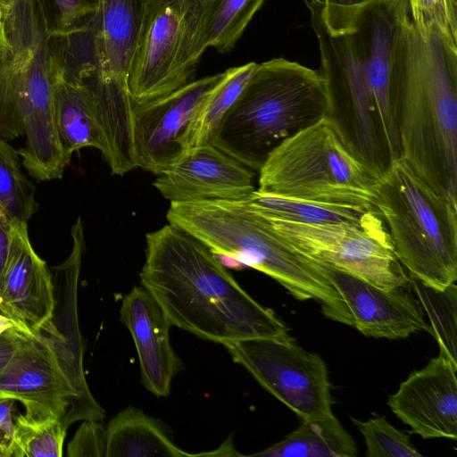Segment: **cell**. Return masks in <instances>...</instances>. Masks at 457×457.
Masks as SVG:
<instances>
[{
	"instance_id": "obj_21",
	"label": "cell",
	"mask_w": 457,
	"mask_h": 457,
	"mask_svg": "<svg viewBox=\"0 0 457 457\" xmlns=\"http://www.w3.org/2000/svg\"><path fill=\"white\" fill-rule=\"evenodd\" d=\"M105 429V457L206 456L179 448L159 422L133 406L120 411Z\"/></svg>"
},
{
	"instance_id": "obj_35",
	"label": "cell",
	"mask_w": 457,
	"mask_h": 457,
	"mask_svg": "<svg viewBox=\"0 0 457 457\" xmlns=\"http://www.w3.org/2000/svg\"><path fill=\"white\" fill-rule=\"evenodd\" d=\"M12 220L3 212L0 213V294L3 277L10 246Z\"/></svg>"
},
{
	"instance_id": "obj_1",
	"label": "cell",
	"mask_w": 457,
	"mask_h": 457,
	"mask_svg": "<svg viewBox=\"0 0 457 457\" xmlns=\"http://www.w3.org/2000/svg\"><path fill=\"white\" fill-rule=\"evenodd\" d=\"M325 80V118L348 150L379 178L400 158L390 75L392 50L408 0H378L363 12L353 34L332 37L321 18V1L309 0Z\"/></svg>"
},
{
	"instance_id": "obj_33",
	"label": "cell",
	"mask_w": 457,
	"mask_h": 457,
	"mask_svg": "<svg viewBox=\"0 0 457 457\" xmlns=\"http://www.w3.org/2000/svg\"><path fill=\"white\" fill-rule=\"evenodd\" d=\"M106 429L97 420H83L67 445L68 457H105Z\"/></svg>"
},
{
	"instance_id": "obj_5",
	"label": "cell",
	"mask_w": 457,
	"mask_h": 457,
	"mask_svg": "<svg viewBox=\"0 0 457 457\" xmlns=\"http://www.w3.org/2000/svg\"><path fill=\"white\" fill-rule=\"evenodd\" d=\"M319 71L284 58L258 63L211 145L258 172L283 141L325 118Z\"/></svg>"
},
{
	"instance_id": "obj_32",
	"label": "cell",
	"mask_w": 457,
	"mask_h": 457,
	"mask_svg": "<svg viewBox=\"0 0 457 457\" xmlns=\"http://www.w3.org/2000/svg\"><path fill=\"white\" fill-rule=\"evenodd\" d=\"M321 18L332 37L353 34L359 21L370 4L378 0H320Z\"/></svg>"
},
{
	"instance_id": "obj_2",
	"label": "cell",
	"mask_w": 457,
	"mask_h": 457,
	"mask_svg": "<svg viewBox=\"0 0 457 457\" xmlns=\"http://www.w3.org/2000/svg\"><path fill=\"white\" fill-rule=\"evenodd\" d=\"M142 287L171 326L213 343L289 337L271 309L257 303L203 241L167 224L145 236Z\"/></svg>"
},
{
	"instance_id": "obj_12",
	"label": "cell",
	"mask_w": 457,
	"mask_h": 457,
	"mask_svg": "<svg viewBox=\"0 0 457 457\" xmlns=\"http://www.w3.org/2000/svg\"><path fill=\"white\" fill-rule=\"evenodd\" d=\"M7 39L0 52V137L22 136L18 104L30 77L50 63L55 37L47 35L33 0H12L4 10Z\"/></svg>"
},
{
	"instance_id": "obj_4",
	"label": "cell",
	"mask_w": 457,
	"mask_h": 457,
	"mask_svg": "<svg viewBox=\"0 0 457 457\" xmlns=\"http://www.w3.org/2000/svg\"><path fill=\"white\" fill-rule=\"evenodd\" d=\"M166 218L216 255L271 277L297 300L318 302L327 318L353 326L347 305L312 259L280 237L245 200L170 202Z\"/></svg>"
},
{
	"instance_id": "obj_34",
	"label": "cell",
	"mask_w": 457,
	"mask_h": 457,
	"mask_svg": "<svg viewBox=\"0 0 457 457\" xmlns=\"http://www.w3.org/2000/svg\"><path fill=\"white\" fill-rule=\"evenodd\" d=\"M16 400L0 397V457H13L14 425L12 410Z\"/></svg>"
},
{
	"instance_id": "obj_18",
	"label": "cell",
	"mask_w": 457,
	"mask_h": 457,
	"mask_svg": "<svg viewBox=\"0 0 457 457\" xmlns=\"http://www.w3.org/2000/svg\"><path fill=\"white\" fill-rule=\"evenodd\" d=\"M120 321L134 340L142 383L156 396H167L182 362L170 341V323L144 287H134L123 299Z\"/></svg>"
},
{
	"instance_id": "obj_37",
	"label": "cell",
	"mask_w": 457,
	"mask_h": 457,
	"mask_svg": "<svg viewBox=\"0 0 457 457\" xmlns=\"http://www.w3.org/2000/svg\"><path fill=\"white\" fill-rule=\"evenodd\" d=\"M7 39L4 29V10L0 8V52L5 47Z\"/></svg>"
},
{
	"instance_id": "obj_26",
	"label": "cell",
	"mask_w": 457,
	"mask_h": 457,
	"mask_svg": "<svg viewBox=\"0 0 457 457\" xmlns=\"http://www.w3.org/2000/svg\"><path fill=\"white\" fill-rule=\"evenodd\" d=\"M264 0H215L204 21L200 47L232 50Z\"/></svg>"
},
{
	"instance_id": "obj_8",
	"label": "cell",
	"mask_w": 457,
	"mask_h": 457,
	"mask_svg": "<svg viewBox=\"0 0 457 457\" xmlns=\"http://www.w3.org/2000/svg\"><path fill=\"white\" fill-rule=\"evenodd\" d=\"M215 0H148L128 75L133 104L162 97L192 81L204 54V21Z\"/></svg>"
},
{
	"instance_id": "obj_39",
	"label": "cell",
	"mask_w": 457,
	"mask_h": 457,
	"mask_svg": "<svg viewBox=\"0 0 457 457\" xmlns=\"http://www.w3.org/2000/svg\"><path fill=\"white\" fill-rule=\"evenodd\" d=\"M12 0H0V8L4 10Z\"/></svg>"
},
{
	"instance_id": "obj_15",
	"label": "cell",
	"mask_w": 457,
	"mask_h": 457,
	"mask_svg": "<svg viewBox=\"0 0 457 457\" xmlns=\"http://www.w3.org/2000/svg\"><path fill=\"white\" fill-rule=\"evenodd\" d=\"M312 261L345 301L353 327L364 336L398 339L419 331L429 332L423 309L408 287L386 290L353 274Z\"/></svg>"
},
{
	"instance_id": "obj_19",
	"label": "cell",
	"mask_w": 457,
	"mask_h": 457,
	"mask_svg": "<svg viewBox=\"0 0 457 457\" xmlns=\"http://www.w3.org/2000/svg\"><path fill=\"white\" fill-rule=\"evenodd\" d=\"M148 0H99L87 32L94 77L104 84L128 87V75Z\"/></svg>"
},
{
	"instance_id": "obj_11",
	"label": "cell",
	"mask_w": 457,
	"mask_h": 457,
	"mask_svg": "<svg viewBox=\"0 0 457 457\" xmlns=\"http://www.w3.org/2000/svg\"><path fill=\"white\" fill-rule=\"evenodd\" d=\"M223 345L234 362L302 420L332 414L325 361L303 350L293 337H253Z\"/></svg>"
},
{
	"instance_id": "obj_13",
	"label": "cell",
	"mask_w": 457,
	"mask_h": 457,
	"mask_svg": "<svg viewBox=\"0 0 457 457\" xmlns=\"http://www.w3.org/2000/svg\"><path fill=\"white\" fill-rule=\"evenodd\" d=\"M55 292L52 274L32 247L28 222L12 220L10 246L0 294V312L19 331L63 337L53 322Z\"/></svg>"
},
{
	"instance_id": "obj_7",
	"label": "cell",
	"mask_w": 457,
	"mask_h": 457,
	"mask_svg": "<svg viewBox=\"0 0 457 457\" xmlns=\"http://www.w3.org/2000/svg\"><path fill=\"white\" fill-rule=\"evenodd\" d=\"M260 193L377 211L378 181L323 118L278 145L258 171Z\"/></svg>"
},
{
	"instance_id": "obj_16",
	"label": "cell",
	"mask_w": 457,
	"mask_h": 457,
	"mask_svg": "<svg viewBox=\"0 0 457 457\" xmlns=\"http://www.w3.org/2000/svg\"><path fill=\"white\" fill-rule=\"evenodd\" d=\"M254 171L208 144L186 151L154 182L170 202L247 199L255 190Z\"/></svg>"
},
{
	"instance_id": "obj_36",
	"label": "cell",
	"mask_w": 457,
	"mask_h": 457,
	"mask_svg": "<svg viewBox=\"0 0 457 457\" xmlns=\"http://www.w3.org/2000/svg\"><path fill=\"white\" fill-rule=\"evenodd\" d=\"M15 328H10L0 336V373L10 361L16 343Z\"/></svg>"
},
{
	"instance_id": "obj_40",
	"label": "cell",
	"mask_w": 457,
	"mask_h": 457,
	"mask_svg": "<svg viewBox=\"0 0 457 457\" xmlns=\"http://www.w3.org/2000/svg\"><path fill=\"white\" fill-rule=\"evenodd\" d=\"M4 212V211H3L2 206H1V204H0V213H1V212Z\"/></svg>"
},
{
	"instance_id": "obj_20",
	"label": "cell",
	"mask_w": 457,
	"mask_h": 457,
	"mask_svg": "<svg viewBox=\"0 0 457 457\" xmlns=\"http://www.w3.org/2000/svg\"><path fill=\"white\" fill-rule=\"evenodd\" d=\"M54 97L59 138L66 156L84 147L98 149L105 160L107 141L98 117L94 93L86 80L63 71L62 54L54 74Z\"/></svg>"
},
{
	"instance_id": "obj_10",
	"label": "cell",
	"mask_w": 457,
	"mask_h": 457,
	"mask_svg": "<svg viewBox=\"0 0 457 457\" xmlns=\"http://www.w3.org/2000/svg\"><path fill=\"white\" fill-rule=\"evenodd\" d=\"M265 218L294 249L314 260L386 290L409 287L410 277L378 211H367L353 222L305 224Z\"/></svg>"
},
{
	"instance_id": "obj_31",
	"label": "cell",
	"mask_w": 457,
	"mask_h": 457,
	"mask_svg": "<svg viewBox=\"0 0 457 457\" xmlns=\"http://www.w3.org/2000/svg\"><path fill=\"white\" fill-rule=\"evenodd\" d=\"M410 18L417 30H437L457 48V0H408Z\"/></svg>"
},
{
	"instance_id": "obj_3",
	"label": "cell",
	"mask_w": 457,
	"mask_h": 457,
	"mask_svg": "<svg viewBox=\"0 0 457 457\" xmlns=\"http://www.w3.org/2000/svg\"><path fill=\"white\" fill-rule=\"evenodd\" d=\"M390 93L401 158L457 205V48L435 29L420 34L409 9L394 41Z\"/></svg>"
},
{
	"instance_id": "obj_29",
	"label": "cell",
	"mask_w": 457,
	"mask_h": 457,
	"mask_svg": "<svg viewBox=\"0 0 457 457\" xmlns=\"http://www.w3.org/2000/svg\"><path fill=\"white\" fill-rule=\"evenodd\" d=\"M45 30L52 37L87 33L99 0H33Z\"/></svg>"
},
{
	"instance_id": "obj_30",
	"label": "cell",
	"mask_w": 457,
	"mask_h": 457,
	"mask_svg": "<svg viewBox=\"0 0 457 457\" xmlns=\"http://www.w3.org/2000/svg\"><path fill=\"white\" fill-rule=\"evenodd\" d=\"M362 434L368 457H420L409 436L394 428L385 417L366 421L353 419Z\"/></svg>"
},
{
	"instance_id": "obj_9",
	"label": "cell",
	"mask_w": 457,
	"mask_h": 457,
	"mask_svg": "<svg viewBox=\"0 0 457 457\" xmlns=\"http://www.w3.org/2000/svg\"><path fill=\"white\" fill-rule=\"evenodd\" d=\"M59 337H40L17 329L13 353L0 373V397L21 402L25 413L53 416L67 428L78 420L101 421L105 412L93 397L73 354Z\"/></svg>"
},
{
	"instance_id": "obj_23",
	"label": "cell",
	"mask_w": 457,
	"mask_h": 457,
	"mask_svg": "<svg viewBox=\"0 0 457 457\" xmlns=\"http://www.w3.org/2000/svg\"><path fill=\"white\" fill-rule=\"evenodd\" d=\"M258 63L248 62L226 70L222 79L205 95L195 110L178 143L183 154L211 144L226 112L236 102Z\"/></svg>"
},
{
	"instance_id": "obj_25",
	"label": "cell",
	"mask_w": 457,
	"mask_h": 457,
	"mask_svg": "<svg viewBox=\"0 0 457 457\" xmlns=\"http://www.w3.org/2000/svg\"><path fill=\"white\" fill-rule=\"evenodd\" d=\"M429 320V333L439 345V356L457 366V287L443 289L423 284L410 277L409 284Z\"/></svg>"
},
{
	"instance_id": "obj_22",
	"label": "cell",
	"mask_w": 457,
	"mask_h": 457,
	"mask_svg": "<svg viewBox=\"0 0 457 457\" xmlns=\"http://www.w3.org/2000/svg\"><path fill=\"white\" fill-rule=\"evenodd\" d=\"M357 448L352 436L332 414L303 420L300 426L283 440L251 454L260 457H355Z\"/></svg>"
},
{
	"instance_id": "obj_24",
	"label": "cell",
	"mask_w": 457,
	"mask_h": 457,
	"mask_svg": "<svg viewBox=\"0 0 457 457\" xmlns=\"http://www.w3.org/2000/svg\"><path fill=\"white\" fill-rule=\"evenodd\" d=\"M257 212L267 217L305 224L353 222L367 211L302 199L263 194L256 189L245 199Z\"/></svg>"
},
{
	"instance_id": "obj_27",
	"label": "cell",
	"mask_w": 457,
	"mask_h": 457,
	"mask_svg": "<svg viewBox=\"0 0 457 457\" xmlns=\"http://www.w3.org/2000/svg\"><path fill=\"white\" fill-rule=\"evenodd\" d=\"M13 457H62L67 427L53 416H13Z\"/></svg>"
},
{
	"instance_id": "obj_28",
	"label": "cell",
	"mask_w": 457,
	"mask_h": 457,
	"mask_svg": "<svg viewBox=\"0 0 457 457\" xmlns=\"http://www.w3.org/2000/svg\"><path fill=\"white\" fill-rule=\"evenodd\" d=\"M0 204L11 220L28 222L36 210L35 187L18 153L0 137Z\"/></svg>"
},
{
	"instance_id": "obj_17",
	"label": "cell",
	"mask_w": 457,
	"mask_h": 457,
	"mask_svg": "<svg viewBox=\"0 0 457 457\" xmlns=\"http://www.w3.org/2000/svg\"><path fill=\"white\" fill-rule=\"evenodd\" d=\"M457 366L438 356L390 395L392 411L422 438L457 437Z\"/></svg>"
},
{
	"instance_id": "obj_14",
	"label": "cell",
	"mask_w": 457,
	"mask_h": 457,
	"mask_svg": "<svg viewBox=\"0 0 457 457\" xmlns=\"http://www.w3.org/2000/svg\"><path fill=\"white\" fill-rule=\"evenodd\" d=\"M224 71L192 80L152 101L133 104L132 139L137 168L156 176L182 154L178 143L195 110L222 79Z\"/></svg>"
},
{
	"instance_id": "obj_6",
	"label": "cell",
	"mask_w": 457,
	"mask_h": 457,
	"mask_svg": "<svg viewBox=\"0 0 457 457\" xmlns=\"http://www.w3.org/2000/svg\"><path fill=\"white\" fill-rule=\"evenodd\" d=\"M375 208L409 277L443 289L457 279V205L418 177L403 159L379 177Z\"/></svg>"
},
{
	"instance_id": "obj_38",
	"label": "cell",
	"mask_w": 457,
	"mask_h": 457,
	"mask_svg": "<svg viewBox=\"0 0 457 457\" xmlns=\"http://www.w3.org/2000/svg\"><path fill=\"white\" fill-rule=\"evenodd\" d=\"M13 325L11 320L0 312V336L10 328H12Z\"/></svg>"
}]
</instances>
